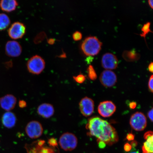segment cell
<instances>
[{"label": "cell", "instance_id": "18", "mask_svg": "<svg viewBox=\"0 0 153 153\" xmlns=\"http://www.w3.org/2000/svg\"><path fill=\"white\" fill-rule=\"evenodd\" d=\"M142 146L143 153H153V135L147 137Z\"/></svg>", "mask_w": 153, "mask_h": 153}, {"label": "cell", "instance_id": "23", "mask_svg": "<svg viewBox=\"0 0 153 153\" xmlns=\"http://www.w3.org/2000/svg\"><path fill=\"white\" fill-rule=\"evenodd\" d=\"M72 38L74 41H78L81 40L82 38V34L81 32L76 31L73 34Z\"/></svg>", "mask_w": 153, "mask_h": 153}, {"label": "cell", "instance_id": "5", "mask_svg": "<svg viewBox=\"0 0 153 153\" xmlns=\"http://www.w3.org/2000/svg\"><path fill=\"white\" fill-rule=\"evenodd\" d=\"M130 124L131 127L135 131H143L147 126L146 116L142 112H135L132 115L130 118Z\"/></svg>", "mask_w": 153, "mask_h": 153}, {"label": "cell", "instance_id": "10", "mask_svg": "<svg viewBox=\"0 0 153 153\" xmlns=\"http://www.w3.org/2000/svg\"><path fill=\"white\" fill-rule=\"evenodd\" d=\"M115 105L111 101H106L101 102L98 107V111L99 114L103 117H110L114 114L116 111Z\"/></svg>", "mask_w": 153, "mask_h": 153}, {"label": "cell", "instance_id": "33", "mask_svg": "<svg viewBox=\"0 0 153 153\" xmlns=\"http://www.w3.org/2000/svg\"><path fill=\"white\" fill-rule=\"evenodd\" d=\"M148 70L149 71L153 73V63L152 62H151L149 64L148 66Z\"/></svg>", "mask_w": 153, "mask_h": 153}, {"label": "cell", "instance_id": "1", "mask_svg": "<svg viewBox=\"0 0 153 153\" xmlns=\"http://www.w3.org/2000/svg\"><path fill=\"white\" fill-rule=\"evenodd\" d=\"M86 128L89 131L88 135L96 137L109 146H111L119 140L115 129L106 120L97 117L89 119Z\"/></svg>", "mask_w": 153, "mask_h": 153}, {"label": "cell", "instance_id": "12", "mask_svg": "<svg viewBox=\"0 0 153 153\" xmlns=\"http://www.w3.org/2000/svg\"><path fill=\"white\" fill-rule=\"evenodd\" d=\"M5 52L7 56L18 57L22 53V48L20 43L14 41H9L5 45Z\"/></svg>", "mask_w": 153, "mask_h": 153}, {"label": "cell", "instance_id": "9", "mask_svg": "<svg viewBox=\"0 0 153 153\" xmlns=\"http://www.w3.org/2000/svg\"><path fill=\"white\" fill-rule=\"evenodd\" d=\"M79 109L81 114L85 117L91 116L94 109V101L88 97L82 99L79 103Z\"/></svg>", "mask_w": 153, "mask_h": 153}, {"label": "cell", "instance_id": "19", "mask_svg": "<svg viewBox=\"0 0 153 153\" xmlns=\"http://www.w3.org/2000/svg\"><path fill=\"white\" fill-rule=\"evenodd\" d=\"M10 24V20L7 15L0 13V30H4L8 27Z\"/></svg>", "mask_w": 153, "mask_h": 153}, {"label": "cell", "instance_id": "37", "mask_svg": "<svg viewBox=\"0 0 153 153\" xmlns=\"http://www.w3.org/2000/svg\"><path fill=\"white\" fill-rule=\"evenodd\" d=\"M130 153H140L138 152H133Z\"/></svg>", "mask_w": 153, "mask_h": 153}, {"label": "cell", "instance_id": "6", "mask_svg": "<svg viewBox=\"0 0 153 153\" xmlns=\"http://www.w3.org/2000/svg\"><path fill=\"white\" fill-rule=\"evenodd\" d=\"M43 127L40 122L37 120H32L27 124L25 132L28 136L32 139L41 137L43 133Z\"/></svg>", "mask_w": 153, "mask_h": 153}, {"label": "cell", "instance_id": "2", "mask_svg": "<svg viewBox=\"0 0 153 153\" xmlns=\"http://www.w3.org/2000/svg\"><path fill=\"white\" fill-rule=\"evenodd\" d=\"M102 43L98 38L95 36H89L84 40L82 44V51L87 56H94L100 52Z\"/></svg>", "mask_w": 153, "mask_h": 153}, {"label": "cell", "instance_id": "8", "mask_svg": "<svg viewBox=\"0 0 153 153\" xmlns=\"http://www.w3.org/2000/svg\"><path fill=\"white\" fill-rule=\"evenodd\" d=\"M100 81L105 87L110 88L114 86L117 82V76L115 73L111 70H106L101 73Z\"/></svg>", "mask_w": 153, "mask_h": 153}, {"label": "cell", "instance_id": "7", "mask_svg": "<svg viewBox=\"0 0 153 153\" xmlns=\"http://www.w3.org/2000/svg\"><path fill=\"white\" fill-rule=\"evenodd\" d=\"M26 32V27L24 24L19 22L14 23L8 30V35L11 39H18L24 37Z\"/></svg>", "mask_w": 153, "mask_h": 153}, {"label": "cell", "instance_id": "15", "mask_svg": "<svg viewBox=\"0 0 153 153\" xmlns=\"http://www.w3.org/2000/svg\"><path fill=\"white\" fill-rule=\"evenodd\" d=\"M2 123L5 127L8 128L14 127L17 121L16 116L13 112L7 111L3 114L2 117Z\"/></svg>", "mask_w": 153, "mask_h": 153}, {"label": "cell", "instance_id": "34", "mask_svg": "<svg viewBox=\"0 0 153 153\" xmlns=\"http://www.w3.org/2000/svg\"><path fill=\"white\" fill-rule=\"evenodd\" d=\"M131 145L132 148H135L137 146V141L133 140L131 142Z\"/></svg>", "mask_w": 153, "mask_h": 153}, {"label": "cell", "instance_id": "17", "mask_svg": "<svg viewBox=\"0 0 153 153\" xmlns=\"http://www.w3.org/2000/svg\"><path fill=\"white\" fill-rule=\"evenodd\" d=\"M122 55L124 60L128 62L138 60L140 57V55L137 52L135 49L124 51Z\"/></svg>", "mask_w": 153, "mask_h": 153}, {"label": "cell", "instance_id": "31", "mask_svg": "<svg viewBox=\"0 0 153 153\" xmlns=\"http://www.w3.org/2000/svg\"><path fill=\"white\" fill-rule=\"evenodd\" d=\"M153 132L152 131H149L146 132V133H145L144 136H143L144 139H145L147 138V137L153 135Z\"/></svg>", "mask_w": 153, "mask_h": 153}, {"label": "cell", "instance_id": "4", "mask_svg": "<svg viewBox=\"0 0 153 153\" xmlns=\"http://www.w3.org/2000/svg\"><path fill=\"white\" fill-rule=\"evenodd\" d=\"M45 62L42 57L38 55H34L28 61L27 66L30 73L38 75L41 74L45 68Z\"/></svg>", "mask_w": 153, "mask_h": 153}, {"label": "cell", "instance_id": "30", "mask_svg": "<svg viewBox=\"0 0 153 153\" xmlns=\"http://www.w3.org/2000/svg\"><path fill=\"white\" fill-rule=\"evenodd\" d=\"M153 108L150 110L148 112V117L151 120L152 122H153Z\"/></svg>", "mask_w": 153, "mask_h": 153}, {"label": "cell", "instance_id": "22", "mask_svg": "<svg viewBox=\"0 0 153 153\" xmlns=\"http://www.w3.org/2000/svg\"><path fill=\"white\" fill-rule=\"evenodd\" d=\"M73 78L74 81L78 83L81 84L85 81V76L83 74H79L76 76H74Z\"/></svg>", "mask_w": 153, "mask_h": 153}, {"label": "cell", "instance_id": "24", "mask_svg": "<svg viewBox=\"0 0 153 153\" xmlns=\"http://www.w3.org/2000/svg\"><path fill=\"white\" fill-rule=\"evenodd\" d=\"M148 87L149 90L151 92L153 93V76L151 75L149 79L148 83Z\"/></svg>", "mask_w": 153, "mask_h": 153}, {"label": "cell", "instance_id": "25", "mask_svg": "<svg viewBox=\"0 0 153 153\" xmlns=\"http://www.w3.org/2000/svg\"><path fill=\"white\" fill-rule=\"evenodd\" d=\"M48 143L49 145L51 146L55 147L57 146V141L54 138L50 139L48 140Z\"/></svg>", "mask_w": 153, "mask_h": 153}, {"label": "cell", "instance_id": "3", "mask_svg": "<svg viewBox=\"0 0 153 153\" xmlns=\"http://www.w3.org/2000/svg\"><path fill=\"white\" fill-rule=\"evenodd\" d=\"M59 145L63 150L65 151H71L77 146L78 140L74 134L66 132L61 136L59 140Z\"/></svg>", "mask_w": 153, "mask_h": 153}, {"label": "cell", "instance_id": "29", "mask_svg": "<svg viewBox=\"0 0 153 153\" xmlns=\"http://www.w3.org/2000/svg\"><path fill=\"white\" fill-rule=\"evenodd\" d=\"M135 138V135L133 134L130 133L127 134L126 139L129 141H133Z\"/></svg>", "mask_w": 153, "mask_h": 153}, {"label": "cell", "instance_id": "26", "mask_svg": "<svg viewBox=\"0 0 153 153\" xmlns=\"http://www.w3.org/2000/svg\"><path fill=\"white\" fill-rule=\"evenodd\" d=\"M131 149L132 147L131 145L128 143H126L125 145H124V150H125L126 152H130V151L131 150Z\"/></svg>", "mask_w": 153, "mask_h": 153}, {"label": "cell", "instance_id": "28", "mask_svg": "<svg viewBox=\"0 0 153 153\" xmlns=\"http://www.w3.org/2000/svg\"><path fill=\"white\" fill-rule=\"evenodd\" d=\"M97 141L99 148L104 149L106 147V144L103 141L99 140L98 139H97Z\"/></svg>", "mask_w": 153, "mask_h": 153}, {"label": "cell", "instance_id": "16", "mask_svg": "<svg viewBox=\"0 0 153 153\" xmlns=\"http://www.w3.org/2000/svg\"><path fill=\"white\" fill-rule=\"evenodd\" d=\"M18 5V1L15 0H2L0 1V7L5 12H12L16 9Z\"/></svg>", "mask_w": 153, "mask_h": 153}, {"label": "cell", "instance_id": "27", "mask_svg": "<svg viewBox=\"0 0 153 153\" xmlns=\"http://www.w3.org/2000/svg\"><path fill=\"white\" fill-rule=\"evenodd\" d=\"M19 106L21 108H25L27 106L26 102L24 100H21L19 101Z\"/></svg>", "mask_w": 153, "mask_h": 153}, {"label": "cell", "instance_id": "20", "mask_svg": "<svg viewBox=\"0 0 153 153\" xmlns=\"http://www.w3.org/2000/svg\"><path fill=\"white\" fill-rule=\"evenodd\" d=\"M151 22H148L146 24L143 25V27L141 28V30H142V33L140 34L141 37L144 38L145 41H146V34H148L149 32H152V30L150 29Z\"/></svg>", "mask_w": 153, "mask_h": 153}, {"label": "cell", "instance_id": "35", "mask_svg": "<svg viewBox=\"0 0 153 153\" xmlns=\"http://www.w3.org/2000/svg\"><path fill=\"white\" fill-rule=\"evenodd\" d=\"M93 57L91 56H89L88 57L87 59H86V61L88 63H89L91 62L92 61H93Z\"/></svg>", "mask_w": 153, "mask_h": 153}, {"label": "cell", "instance_id": "36", "mask_svg": "<svg viewBox=\"0 0 153 153\" xmlns=\"http://www.w3.org/2000/svg\"><path fill=\"white\" fill-rule=\"evenodd\" d=\"M148 3L149 5L152 9L153 8V0H149L148 1Z\"/></svg>", "mask_w": 153, "mask_h": 153}, {"label": "cell", "instance_id": "11", "mask_svg": "<svg viewBox=\"0 0 153 153\" xmlns=\"http://www.w3.org/2000/svg\"><path fill=\"white\" fill-rule=\"evenodd\" d=\"M118 64L117 57L112 53H107L102 55L101 64L106 70H113L117 68Z\"/></svg>", "mask_w": 153, "mask_h": 153}, {"label": "cell", "instance_id": "32", "mask_svg": "<svg viewBox=\"0 0 153 153\" xmlns=\"http://www.w3.org/2000/svg\"><path fill=\"white\" fill-rule=\"evenodd\" d=\"M137 105V103L134 102V101L130 102L129 104V108H130L131 109H135Z\"/></svg>", "mask_w": 153, "mask_h": 153}, {"label": "cell", "instance_id": "13", "mask_svg": "<svg viewBox=\"0 0 153 153\" xmlns=\"http://www.w3.org/2000/svg\"><path fill=\"white\" fill-rule=\"evenodd\" d=\"M17 102L16 97L12 94H7L0 98V106L3 110L10 111L14 109Z\"/></svg>", "mask_w": 153, "mask_h": 153}, {"label": "cell", "instance_id": "21", "mask_svg": "<svg viewBox=\"0 0 153 153\" xmlns=\"http://www.w3.org/2000/svg\"><path fill=\"white\" fill-rule=\"evenodd\" d=\"M87 71L88 76L90 79L94 81L97 79V75L94 68L92 65H90L88 67Z\"/></svg>", "mask_w": 153, "mask_h": 153}, {"label": "cell", "instance_id": "14", "mask_svg": "<svg viewBox=\"0 0 153 153\" xmlns=\"http://www.w3.org/2000/svg\"><path fill=\"white\" fill-rule=\"evenodd\" d=\"M54 112L53 105L49 103H43L39 105L37 109L38 114L42 117L46 119L53 116Z\"/></svg>", "mask_w": 153, "mask_h": 153}]
</instances>
